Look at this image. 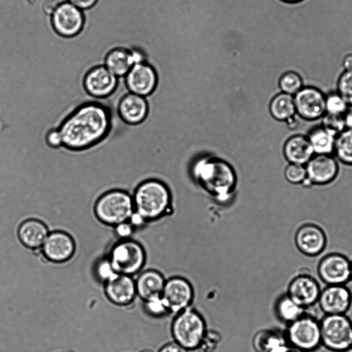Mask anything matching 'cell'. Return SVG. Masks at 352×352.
<instances>
[{"instance_id":"3957f363","label":"cell","mask_w":352,"mask_h":352,"mask_svg":"<svg viewBox=\"0 0 352 352\" xmlns=\"http://www.w3.org/2000/svg\"><path fill=\"white\" fill-rule=\"evenodd\" d=\"M206 331L204 318L190 307L175 314L170 327L173 341L188 351L198 349Z\"/></svg>"},{"instance_id":"836d02e7","label":"cell","mask_w":352,"mask_h":352,"mask_svg":"<svg viewBox=\"0 0 352 352\" xmlns=\"http://www.w3.org/2000/svg\"><path fill=\"white\" fill-rule=\"evenodd\" d=\"M144 302L145 311L152 317L161 318L169 314L161 295L151 297Z\"/></svg>"},{"instance_id":"4fadbf2b","label":"cell","mask_w":352,"mask_h":352,"mask_svg":"<svg viewBox=\"0 0 352 352\" xmlns=\"http://www.w3.org/2000/svg\"><path fill=\"white\" fill-rule=\"evenodd\" d=\"M124 79L131 93L143 97L152 94L157 84L155 71L146 63L135 64L124 76Z\"/></svg>"},{"instance_id":"2e32d148","label":"cell","mask_w":352,"mask_h":352,"mask_svg":"<svg viewBox=\"0 0 352 352\" xmlns=\"http://www.w3.org/2000/svg\"><path fill=\"white\" fill-rule=\"evenodd\" d=\"M320 292L316 279L307 274H300L289 283L287 294L298 305L306 309L318 302Z\"/></svg>"},{"instance_id":"e0dca14e","label":"cell","mask_w":352,"mask_h":352,"mask_svg":"<svg viewBox=\"0 0 352 352\" xmlns=\"http://www.w3.org/2000/svg\"><path fill=\"white\" fill-rule=\"evenodd\" d=\"M41 248L43 253L48 260L62 263L68 261L73 256L75 243L69 234L58 230L48 234Z\"/></svg>"},{"instance_id":"484cf974","label":"cell","mask_w":352,"mask_h":352,"mask_svg":"<svg viewBox=\"0 0 352 352\" xmlns=\"http://www.w3.org/2000/svg\"><path fill=\"white\" fill-rule=\"evenodd\" d=\"M269 111L276 120H288L296 114L294 96L283 92L277 94L270 102Z\"/></svg>"},{"instance_id":"74e56055","label":"cell","mask_w":352,"mask_h":352,"mask_svg":"<svg viewBox=\"0 0 352 352\" xmlns=\"http://www.w3.org/2000/svg\"><path fill=\"white\" fill-rule=\"evenodd\" d=\"M46 142L52 147H58L63 145L62 138L58 129H52L47 133Z\"/></svg>"},{"instance_id":"7a4b0ae2","label":"cell","mask_w":352,"mask_h":352,"mask_svg":"<svg viewBox=\"0 0 352 352\" xmlns=\"http://www.w3.org/2000/svg\"><path fill=\"white\" fill-rule=\"evenodd\" d=\"M133 200L135 211L148 221L160 218L166 212L170 197L163 183L150 179L136 188Z\"/></svg>"},{"instance_id":"f546056e","label":"cell","mask_w":352,"mask_h":352,"mask_svg":"<svg viewBox=\"0 0 352 352\" xmlns=\"http://www.w3.org/2000/svg\"><path fill=\"white\" fill-rule=\"evenodd\" d=\"M304 87L301 75L294 71H286L278 79V87L281 92L294 96Z\"/></svg>"},{"instance_id":"cb8c5ba5","label":"cell","mask_w":352,"mask_h":352,"mask_svg":"<svg viewBox=\"0 0 352 352\" xmlns=\"http://www.w3.org/2000/svg\"><path fill=\"white\" fill-rule=\"evenodd\" d=\"M135 64L130 50L116 47L106 55L104 65L116 76L120 78L124 77Z\"/></svg>"},{"instance_id":"7dc6e473","label":"cell","mask_w":352,"mask_h":352,"mask_svg":"<svg viewBox=\"0 0 352 352\" xmlns=\"http://www.w3.org/2000/svg\"><path fill=\"white\" fill-rule=\"evenodd\" d=\"M140 352H153V351L151 350H149V349H144V350L141 351Z\"/></svg>"},{"instance_id":"277c9868","label":"cell","mask_w":352,"mask_h":352,"mask_svg":"<svg viewBox=\"0 0 352 352\" xmlns=\"http://www.w3.org/2000/svg\"><path fill=\"white\" fill-rule=\"evenodd\" d=\"M134 210L133 197L120 190L104 194L94 208L96 217L100 223L113 226L129 221Z\"/></svg>"},{"instance_id":"f1b7e54d","label":"cell","mask_w":352,"mask_h":352,"mask_svg":"<svg viewBox=\"0 0 352 352\" xmlns=\"http://www.w3.org/2000/svg\"><path fill=\"white\" fill-rule=\"evenodd\" d=\"M333 155L338 161L352 165V129H345L336 137Z\"/></svg>"},{"instance_id":"1f68e13d","label":"cell","mask_w":352,"mask_h":352,"mask_svg":"<svg viewBox=\"0 0 352 352\" xmlns=\"http://www.w3.org/2000/svg\"><path fill=\"white\" fill-rule=\"evenodd\" d=\"M337 92L352 107V70L342 72L337 82Z\"/></svg>"},{"instance_id":"b9f144b4","label":"cell","mask_w":352,"mask_h":352,"mask_svg":"<svg viewBox=\"0 0 352 352\" xmlns=\"http://www.w3.org/2000/svg\"><path fill=\"white\" fill-rule=\"evenodd\" d=\"M346 129H352V107L343 115Z\"/></svg>"},{"instance_id":"e575fe53","label":"cell","mask_w":352,"mask_h":352,"mask_svg":"<svg viewBox=\"0 0 352 352\" xmlns=\"http://www.w3.org/2000/svg\"><path fill=\"white\" fill-rule=\"evenodd\" d=\"M284 174L289 183L300 184L307 177L305 165L289 163L285 168Z\"/></svg>"},{"instance_id":"83f0119b","label":"cell","mask_w":352,"mask_h":352,"mask_svg":"<svg viewBox=\"0 0 352 352\" xmlns=\"http://www.w3.org/2000/svg\"><path fill=\"white\" fill-rule=\"evenodd\" d=\"M303 307L298 305L287 294L278 298L276 304V312L278 318L287 324L305 314Z\"/></svg>"},{"instance_id":"44dd1931","label":"cell","mask_w":352,"mask_h":352,"mask_svg":"<svg viewBox=\"0 0 352 352\" xmlns=\"http://www.w3.org/2000/svg\"><path fill=\"white\" fill-rule=\"evenodd\" d=\"M283 153L289 163L305 165L315 155L311 144L305 135L290 137L284 144Z\"/></svg>"},{"instance_id":"9c48e42d","label":"cell","mask_w":352,"mask_h":352,"mask_svg":"<svg viewBox=\"0 0 352 352\" xmlns=\"http://www.w3.org/2000/svg\"><path fill=\"white\" fill-rule=\"evenodd\" d=\"M50 19L54 31L63 37L78 35L82 31L85 22L82 10L67 1L57 7Z\"/></svg>"},{"instance_id":"8fae6325","label":"cell","mask_w":352,"mask_h":352,"mask_svg":"<svg viewBox=\"0 0 352 352\" xmlns=\"http://www.w3.org/2000/svg\"><path fill=\"white\" fill-rule=\"evenodd\" d=\"M351 261L339 253L324 256L318 263V274L327 285H345L350 280Z\"/></svg>"},{"instance_id":"f6af8a7d","label":"cell","mask_w":352,"mask_h":352,"mask_svg":"<svg viewBox=\"0 0 352 352\" xmlns=\"http://www.w3.org/2000/svg\"><path fill=\"white\" fill-rule=\"evenodd\" d=\"M280 1L286 2V3H295V2H298V1H300L302 0H280Z\"/></svg>"},{"instance_id":"52a82bcc","label":"cell","mask_w":352,"mask_h":352,"mask_svg":"<svg viewBox=\"0 0 352 352\" xmlns=\"http://www.w3.org/2000/svg\"><path fill=\"white\" fill-rule=\"evenodd\" d=\"M285 336L289 344L306 352L313 351L321 344L320 322L304 314L288 324Z\"/></svg>"},{"instance_id":"603a6c76","label":"cell","mask_w":352,"mask_h":352,"mask_svg":"<svg viewBox=\"0 0 352 352\" xmlns=\"http://www.w3.org/2000/svg\"><path fill=\"white\" fill-rule=\"evenodd\" d=\"M166 279L157 270H148L142 272L135 280L137 295L144 301L160 296Z\"/></svg>"},{"instance_id":"bcb514c9","label":"cell","mask_w":352,"mask_h":352,"mask_svg":"<svg viewBox=\"0 0 352 352\" xmlns=\"http://www.w3.org/2000/svg\"><path fill=\"white\" fill-rule=\"evenodd\" d=\"M350 280H352V262H351V267H350Z\"/></svg>"},{"instance_id":"ba28073f","label":"cell","mask_w":352,"mask_h":352,"mask_svg":"<svg viewBox=\"0 0 352 352\" xmlns=\"http://www.w3.org/2000/svg\"><path fill=\"white\" fill-rule=\"evenodd\" d=\"M161 296L169 314H177L190 307L194 291L190 283L181 276L166 280Z\"/></svg>"},{"instance_id":"4316f807","label":"cell","mask_w":352,"mask_h":352,"mask_svg":"<svg viewBox=\"0 0 352 352\" xmlns=\"http://www.w3.org/2000/svg\"><path fill=\"white\" fill-rule=\"evenodd\" d=\"M314 154L333 155L336 136L321 125L312 128L307 134Z\"/></svg>"},{"instance_id":"7bdbcfd3","label":"cell","mask_w":352,"mask_h":352,"mask_svg":"<svg viewBox=\"0 0 352 352\" xmlns=\"http://www.w3.org/2000/svg\"><path fill=\"white\" fill-rule=\"evenodd\" d=\"M275 352H306L305 351H302L296 346H294L289 343L284 345L281 348L278 349Z\"/></svg>"},{"instance_id":"4dcf8cb0","label":"cell","mask_w":352,"mask_h":352,"mask_svg":"<svg viewBox=\"0 0 352 352\" xmlns=\"http://www.w3.org/2000/svg\"><path fill=\"white\" fill-rule=\"evenodd\" d=\"M350 107L337 92H331L325 96V110L327 113L344 115Z\"/></svg>"},{"instance_id":"8992f818","label":"cell","mask_w":352,"mask_h":352,"mask_svg":"<svg viewBox=\"0 0 352 352\" xmlns=\"http://www.w3.org/2000/svg\"><path fill=\"white\" fill-rule=\"evenodd\" d=\"M109 260L116 273L131 276L143 267L146 254L138 242L125 239L113 246Z\"/></svg>"},{"instance_id":"ffe728a7","label":"cell","mask_w":352,"mask_h":352,"mask_svg":"<svg viewBox=\"0 0 352 352\" xmlns=\"http://www.w3.org/2000/svg\"><path fill=\"white\" fill-rule=\"evenodd\" d=\"M118 112L126 123L137 124L147 116L148 105L145 97L129 92L120 100Z\"/></svg>"},{"instance_id":"ac0fdd59","label":"cell","mask_w":352,"mask_h":352,"mask_svg":"<svg viewBox=\"0 0 352 352\" xmlns=\"http://www.w3.org/2000/svg\"><path fill=\"white\" fill-rule=\"evenodd\" d=\"M307 179L314 184L333 181L338 172V163L333 155L315 154L305 164Z\"/></svg>"},{"instance_id":"f35d334b","label":"cell","mask_w":352,"mask_h":352,"mask_svg":"<svg viewBox=\"0 0 352 352\" xmlns=\"http://www.w3.org/2000/svg\"><path fill=\"white\" fill-rule=\"evenodd\" d=\"M115 227L116 233L126 239H128L134 230V227L129 221L121 223Z\"/></svg>"},{"instance_id":"ee69618b","label":"cell","mask_w":352,"mask_h":352,"mask_svg":"<svg viewBox=\"0 0 352 352\" xmlns=\"http://www.w3.org/2000/svg\"><path fill=\"white\" fill-rule=\"evenodd\" d=\"M342 66L344 71L352 70V54L346 55L342 61Z\"/></svg>"},{"instance_id":"ab89813d","label":"cell","mask_w":352,"mask_h":352,"mask_svg":"<svg viewBox=\"0 0 352 352\" xmlns=\"http://www.w3.org/2000/svg\"><path fill=\"white\" fill-rule=\"evenodd\" d=\"M81 10H86L95 6L98 0H67Z\"/></svg>"},{"instance_id":"d4e9b609","label":"cell","mask_w":352,"mask_h":352,"mask_svg":"<svg viewBox=\"0 0 352 352\" xmlns=\"http://www.w3.org/2000/svg\"><path fill=\"white\" fill-rule=\"evenodd\" d=\"M287 344L285 334L272 329L258 331L253 339V346L257 352H275Z\"/></svg>"},{"instance_id":"d6986e66","label":"cell","mask_w":352,"mask_h":352,"mask_svg":"<svg viewBox=\"0 0 352 352\" xmlns=\"http://www.w3.org/2000/svg\"><path fill=\"white\" fill-rule=\"evenodd\" d=\"M105 292L114 304L129 305L137 295L135 281L131 276L117 273L106 282Z\"/></svg>"},{"instance_id":"7402d4cb","label":"cell","mask_w":352,"mask_h":352,"mask_svg":"<svg viewBox=\"0 0 352 352\" xmlns=\"http://www.w3.org/2000/svg\"><path fill=\"white\" fill-rule=\"evenodd\" d=\"M48 234L45 223L36 219H28L22 221L18 228V236L21 242L32 249L42 247Z\"/></svg>"},{"instance_id":"30bf717a","label":"cell","mask_w":352,"mask_h":352,"mask_svg":"<svg viewBox=\"0 0 352 352\" xmlns=\"http://www.w3.org/2000/svg\"><path fill=\"white\" fill-rule=\"evenodd\" d=\"M296 114L307 120L320 119L325 113V95L316 87L305 86L294 96Z\"/></svg>"},{"instance_id":"9a60e30c","label":"cell","mask_w":352,"mask_h":352,"mask_svg":"<svg viewBox=\"0 0 352 352\" xmlns=\"http://www.w3.org/2000/svg\"><path fill=\"white\" fill-rule=\"evenodd\" d=\"M118 78L104 65L96 66L90 69L84 79L87 92L95 98H104L116 89Z\"/></svg>"},{"instance_id":"60d3db41","label":"cell","mask_w":352,"mask_h":352,"mask_svg":"<svg viewBox=\"0 0 352 352\" xmlns=\"http://www.w3.org/2000/svg\"><path fill=\"white\" fill-rule=\"evenodd\" d=\"M158 352H188V351L173 341L164 344Z\"/></svg>"},{"instance_id":"7c38bea8","label":"cell","mask_w":352,"mask_h":352,"mask_svg":"<svg viewBox=\"0 0 352 352\" xmlns=\"http://www.w3.org/2000/svg\"><path fill=\"white\" fill-rule=\"evenodd\" d=\"M325 315L345 314L352 302V294L345 285H327L320 292L318 302Z\"/></svg>"},{"instance_id":"5b68a950","label":"cell","mask_w":352,"mask_h":352,"mask_svg":"<svg viewBox=\"0 0 352 352\" xmlns=\"http://www.w3.org/2000/svg\"><path fill=\"white\" fill-rule=\"evenodd\" d=\"M321 344L344 352L352 349V322L345 314L325 315L320 321Z\"/></svg>"},{"instance_id":"d590c367","label":"cell","mask_w":352,"mask_h":352,"mask_svg":"<svg viewBox=\"0 0 352 352\" xmlns=\"http://www.w3.org/2000/svg\"><path fill=\"white\" fill-rule=\"evenodd\" d=\"M221 340L220 333L216 331L207 330L197 350L200 352H213Z\"/></svg>"},{"instance_id":"d6a6232c","label":"cell","mask_w":352,"mask_h":352,"mask_svg":"<svg viewBox=\"0 0 352 352\" xmlns=\"http://www.w3.org/2000/svg\"><path fill=\"white\" fill-rule=\"evenodd\" d=\"M321 126L336 137L346 129L343 115L327 113L321 118Z\"/></svg>"},{"instance_id":"6da1fadb","label":"cell","mask_w":352,"mask_h":352,"mask_svg":"<svg viewBox=\"0 0 352 352\" xmlns=\"http://www.w3.org/2000/svg\"><path fill=\"white\" fill-rule=\"evenodd\" d=\"M111 115L107 105L100 102L78 107L58 128L63 145L73 150L88 148L103 139L109 131Z\"/></svg>"},{"instance_id":"8d00e7d4","label":"cell","mask_w":352,"mask_h":352,"mask_svg":"<svg viewBox=\"0 0 352 352\" xmlns=\"http://www.w3.org/2000/svg\"><path fill=\"white\" fill-rule=\"evenodd\" d=\"M96 270L98 276L105 282L117 274L113 270L109 260L100 261Z\"/></svg>"},{"instance_id":"5bb4252c","label":"cell","mask_w":352,"mask_h":352,"mask_svg":"<svg viewBox=\"0 0 352 352\" xmlns=\"http://www.w3.org/2000/svg\"><path fill=\"white\" fill-rule=\"evenodd\" d=\"M295 244L302 254L316 256L324 250L327 237L324 230L318 225L305 223L297 230Z\"/></svg>"}]
</instances>
